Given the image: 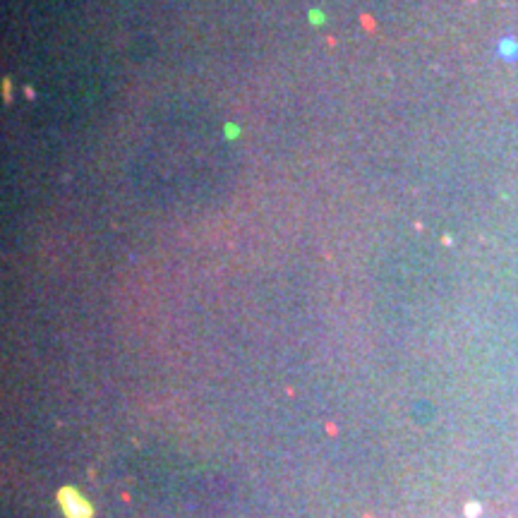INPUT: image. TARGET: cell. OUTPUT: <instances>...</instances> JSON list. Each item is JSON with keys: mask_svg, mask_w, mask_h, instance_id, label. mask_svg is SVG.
<instances>
[{"mask_svg": "<svg viewBox=\"0 0 518 518\" xmlns=\"http://www.w3.org/2000/svg\"><path fill=\"white\" fill-rule=\"evenodd\" d=\"M60 502H63V506H65L70 518H89V504L82 502L77 492L63 490L60 492Z\"/></svg>", "mask_w": 518, "mask_h": 518, "instance_id": "obj_1", "label": "cell"}]
</instances>
